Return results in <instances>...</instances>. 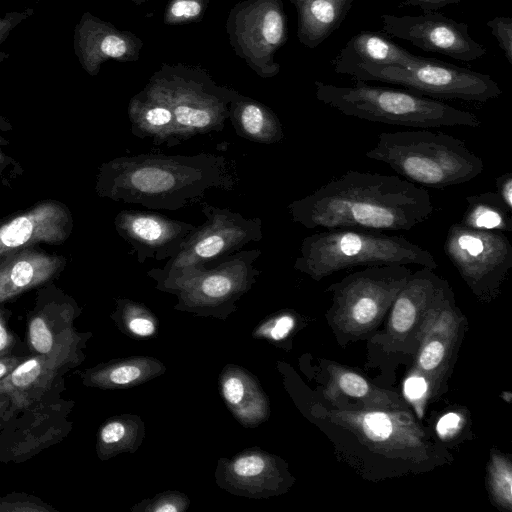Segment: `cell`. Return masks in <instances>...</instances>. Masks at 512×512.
<instances>
[{"label":"cell","instance_id":"obj_1","mask_svg":"<svg viewBox=\"0 0 512 512\" xmlns=\"http://www.w3.org/2000/svg\"><path fill=\"white\" fill-rule=\"evenodd\" d=\"M307 229L410 230L434 212L428 191L399 176L347 171L288 205Z\"/></svg>","mask_w":512,"mask_h":512},{"label":"cell","instance_id":"obj_2","mask_svg":"<svg viewBox=\"0 0 512 512\" xmlns=\"http://www.w3.org/2000/svg\"><path fill=\"white\" fill-rule=\"evenodd\" d=\"M237 179L222 155L145 153L101 164L96 192L100 197L149 210L177 211L199 203L213 189L233 190Z\"/></svg>","mask_w":512,"mask_h":512},{"label":"cell","instance_id":"obj_3","mask_svg":"<svg viewBox=\"0 0 512 512\" xmlns=\"http://www.w3.org/2000/svg\"><path fill=\"white\" fill-rule=\"evenodd\" d=\"M366 157L389 165L410 182L442 189L480 175L484 164L466 143L426 128L382 132Z\"/></svg>","mask_w":512,"mask_h":512},{"label":"cell","instance_id":"obj_4","mask_svg":"<svg viewBox=\"0 0 512 512\" xmlns=\"http://www.w3.org/2000/svg\"><path fill=\"white\" fill-rule=\"evenodd\" d=\"M314 86L320 102L362 120L411 128L481 126V120L472 112L406 89L358 80L353 86L344 87L316 80Z\"/></svg>","mask_w":512,"mask_h":512},{"label":"cell","instance_id":"obj_5","mask_svg":"<svg viewBox=\"0 0 512 512\" xmlns=\"http://www.w3.org/2000/svg\"><path fill=\"white\" fill-rule=\"evenodd\" d=\"M299 251L294 268L316 281L357 266L438 267L430 251L403 236L380 231L328 229L305 237Z\"/></svg>","mask_w":512,"mask_h":512},{"label":"cell","instance_id":"obj_6","mask_svg":"<svg viewBox=\"0 0 512 512\" xmlns=\"http://www.w3.org/2000/svg\"><path fill=\"white\" fill-rule=\"evenodd\" d=\"M146 86L171 108L181 143L196 135L221 132L230 103L239 94L217 84L206 69L184 63H162Z\"/></svg>","mask_w":512,"mask_h":512},{"label":"cell","instance_id":"obj_7","mask_svg":"<svg viewBox=\"0 0 512 512\" xmlns=\"http://www.w3.org/2000/svg\"><path fill=\"white\" fill-rule=\"evenodd\" d=\"M354 80L398 85L433 99L487 102L502 91L488 74L456 66L434 58L419 57L406 65H361L351 74Z\"/></svg>","mask_w":512,"mask_h":512},{"label":"cell","instance_id":"obj_8","mask_svg":"<svg viewBox=\"0 0 512 512\" xmlns=\"http://www.w3.org/2000/svg\"><path fill=\"white\" fill-rule=\"evenodd\" d=\"M412 273L406 265L369 266L332 284L331 324L345 336H361L380 323Z\"/></svg>","mask_w":512,"mask_h":512},{"label":"cell","instance_id":"obj_9","mask_svg":"<svg viewBox=\"0 0 512 512\" xmlns=\"http://www.w3.org/2000/svg\"><path fill=\"white\" fill-rule=\"evenodd\" d=\"M228 42L234 53L261 78L280 72L277 51L287 42L283 0H242L228 12Z\"/></svg>","mask_w":512,"mask_h":512},{"label":"cell","instance_id":"obj_10","mask_svg":"<svg viewBox=\"0 0 512 512\" xmlns=\"http://www.w3.org/2000/svg\"><path fill=\"white\" fill-rule=\"evenodd\" d=\"M443 249L461 278L481 299L496 295L512 267V245L501 232L454 223L448 229Z\"/></svg>","mask_w":512,"mask_h":512},{"label":"cell","instance_id":"obj_11","mask_svg":"<svg viewBox=\"0 0 512 512\" xmlns=\"http://www.w3.org/2000/svg\"><path fill=\"white\" fill-rule=\"evenodd\" d=\"M206 220L184 241L180 251L163 268H153L148 275L162 276L178 269L197 266L242 250L263 237L262 220L245 218L229 208L202 203Z\"/></svg>","mask_w":512,"mask_h":512},{"label":"cell","instance_id":"obj_12","mask_svg":"<svg viewBox=\"0 0 512 512\" xmlns=\"http://www.w3.org/2000/svg\"><path fill=\"white\" fill-rule=\"evenodd\" d=\"M463 321L451 287L445 281L424 315L416 340L413 372L425 377L430 397L432 392H437L448 370Z\"/></svg>","mask_w":512,"mask_h":512},{"label":"cell","instance_id":"obj_13","mask_svg":"<svg viewBox=\"0 0 512 512\" xmlns=\"http://www.w3.org/2000/svg\"><path fill=\"white\" fill-rule=\"evenodd\" d=\"M383 31L409 41L425 52L439 53L470 62L482 58L487 50L469 34L468 24L444 14L425 12L421 15H381Z\"/></svg>","mask_w":512,"mask_h":512},{"label":"cell","instance_id":"obj_14","mask_svg":"<svg viewBox=\"0 0 512 512\" xmlns=\"http://www.w3.org/2000/svg\"><path fill=\"white\" fill-rule=\"evenodd\" d=\"M260 255L259 249L240 250L201 265L151 277L163 285L197 292L203 298L226 299L245 290L259 275L254 264Z\"/></svg>","mask_w":512,"mask_h":512},{"label":"cell","instance_id":"obj_15","mask_svg":"<svg viewBox=\"0 0 512 512\" xmlns=\"http://www.w3.org/2000/svg\"><path fill=\"white\" fill-rule=\"evenodd\" d=\"M114 226L140 264L150 259L160 262L172 258L196 228L149 209H124L115 216Z\"/></svg>","mask_w":512,"mask_h":512},{"label":"cell","instance_id":"obj_16","mask_svg":"<svg viewBox=\"0 0 512 512\" xmlns=\"http://www.w3.org/2000/svg\"><path fill=\"white\" fill-rule=\"evenodd\" d=\"M143 40L132 31L120 30L90 12L82 14L74 28L73 47L80 66L96 76L107 60L132 63L140 59Z\"/></svg>","mask_w":512,"mask_h":512},{"label":"cell","instance_id":"obj_17","mask_svg":"<svg viewBox=\"0 0 512 512\" xmlns=\"http://www.w3.org/2000/svg\"><path fill=\"white\" fill-rule=\"evenodd\" d=\"M330 417L376 450L406 451L425 447L423 431L404 411L343 409L332 411Z\"/></svg>","mask_w":512,"mask_h":512},{"label":"cell","instance_id":"obj_18","mask_svg":"<svg viewBox=\"0 0 512 512\" xmlns=\"http://www.w3.org/2000/svg\"><path fill=\"white\" fill-rule=\"evenodd\" d=\"M70 211L60 202L44 201L0 225V257L40 242L59 244L70 235Z\"/></svg>","mask_w":512,"mask_h":512},{"label":"cell","instance_id":"obj_19","mask_svg":"<svg viewBox=\"0 0 512 512\" xmlns=\"http://www.w3.org/2000/svg\"><path fill=\"white\" fill-rule=\"evenodd\" d=\"M72 356V346L27 356L0 380V394L10 398L15 410L28 408L51 391L72 364Z\"/></svg>","mask_w":512,"mask_h":512},{"label":"cell","instance_id":"obj_20","mask_svg":"<svg viewBox=\"0 0 512 512\" xmlns=\"http://www.w3.org/2000/svg\"><path fill=\"white\" fill-rule=\"evenodd\" d=\"M445 281L427 267L410 274L389 309L385 333L388 346L399 348L412 337L417 340L424 315Z\"/></svg>","mask_w":512,"mask_h":512},{"label":"cell","instance_id":"obj_21","mask_svg":"<svg viewBox=\"0 0 512 512\" xmlns=\"http://www.w3.org/2000/svg\"><path fill=\"white\" fill-rule=\"evenodd\" d=\"M65 259L32 245L0 257V303L48 282L64 267Z\"/></svg>","mask_w":512,"mask_h":512},{"label":"cell","instance_id":"obj_22","mask_svg":"<svg viewBox=\"0 0 512 512\" xmlns=\"http://www.w3.org/2000/svg\"><path fill=\"white\" fill-rule=\"evenodd\" d=\"M419 57L383 33L363 30L347 41L331 60V66L337 74L350 75L361 65L406 66Z\"/></svg>","mask_w":512,"mask_h":512},{"label":"cell","instance_id":"obj_23","mask_svg":"<svg viewBox=\"0 0 512 512\" xmlns=\"http://www.w3.org/2000/svg\"><path fill=\"white\" fill-rule=\"evenodd\" d=\"M128 118L131 133L140 139H150L155 145L167 147L181 143L171 108L146 85L130 99Z\"/></svg>","mask_w":512,"mask_h":512},{"label":"cell","instance_id":"obj_24","mask_svg":"<svg viewBox=\"0 0 512 512\" xmlns=\"http://www.w3.org/2000/svg\"><path fill=\"white\" fill-rule=\"evenodd\" d=\"M40 300V299H39ZM71 305L50 296L38 301L28 320V344L33 354H49L73 344L69 332Z\"/></svg>","mask_w":512,"mask_h":512},{"label":"cell","instance_id":"obj_25","mask_svg":"<svg viewBox=\"0 0 512 512\" xmlns=\"http://www.w3.org/2000/svg\"><path fill=\"white\" fill-rule=\"evenodd\" d=\"M355 0H290L297 12V38L314 49L336 31Z\"/></svg>","mask_w":512,"mask_h":512},{"label":"cell","instance_id":"obj_26","mask_svg":"<svg viewBox=\"0 0 512 512\" xmlns=\"http://www.w3.org/2000/svg\"><path fill=\"white\" fill-rule=\"evenodd\" d=\"M236 134L247 140L273 144L281 142L284 131L274 111L249 96L238 94L229 106L228 118Z\"/></svg>","mask_w":512,"mask_h":512},{"label":"cell","instance_id":"obj_27","mask_svg":"<svg viewBox=\"0 0 512 512\" xmlns=\"http://www.w3.org/2000/svg\"><path fill=\"white\" fill-rule=\"evenodd\" d=\"M330 380L328 383L327 394L332 398L339 395H345L353 399L362 401L367 409H391L399 408L402 402L396 397H392L386 391L380 390L370 384L361 375L345 367L333 364L327 368Z\"/></svg>","mask_w":512,"mask_h":512},{"label":"cell","instance_id":"obj_28","mask_svg":"<svg viewBox=\"0 0 512 512\" xmlns=\"http://www.w3.org/2000/svg\"><path fill=\"white\" fill-rule=\"evenodd\" d=\"M465 200L467 207L462 216L461 224L477 230L511 232V211L497 192L470 195Z\"/></svg>","mask_w":512,"mask_h":512},{"label":"cell","instance_id":"obj_29","mask_svg":"<svg viewBox=\"0 0 512 512\" xmlns=\"http://www.w3.org/2000/svg\"><path fill=\"white\" fill-rule=\"evenodd\" d=\"M487 484L496 505L512 510V465L508 457L492 453L487 473Z\"/></svg>","mask_w":512,"mask_h":512},{"label":"cell","instance_id":"obj_30","mask_svg":"<svg viewBox=\"0 0 512 512\" xmlns=\"http://www.w3.org/2000/svg\"><path fill=\"white\" fill-rule=\"evenodd\" d=\"M211 0H169L164 11L166 25H184L202 21Z\"/></svg>","mask_w":512,"mask_h":512},{"label":"cell","instance_id":"obj_31","mask_svg":"<svg viewBox=\"0 0 512 512\" xmlns=\"http://www.w3.org/2000/svg\"><path fill=\"white\" fill-rule=\"evenodd\" d=\"M403 393L421 418L424 414L425 403L430 397L429 385L425 377L413 372L404 382Z\"/></svg>","mask_w":512,"mask_h":512},{"label":"cell","instance_id":"obj_32","mask_svg":"<svg viewBox=\"0 0 512 512\" xmlns=\"http://www.w3.org/2000/svg\"><path fill=\"white\" fill-rule=\"evenodd\" d=\"M486 26L490 28L509 64H512V18L496 16L487 21Z\"/></svg>","mask_w":512,"mask_h":512},{"label":"cell","instance_id":"obj_33","mask_svg":"<svg viewBox=\"0 0 512 512\" xmlns=\"http://www.w3.org/2000/svg\"><path fill=\"white\" fill-rule=\"evenodd\" d=\"M33 14V8H26L22 11H10L0 14V63L9 57L7 52L1 50L2 44L14 28Z\"/></svg>","mask_w":512,"mask_h":512},{"label":"cell","instance_id":"obj_34","mask_svg":"<svg viewBox=\"0 0 512 512\" xmlns=\"http://www.w3.org/2000/svg\"><path fill=\"white\" fill-rule=\"evenodd\" d=\"M265 467L263 459L256 455L241 457L234 463V471L241 477H252L260 474Z\"/></svg>","mask_w":512,"mask_h":512},{"label":"cell","instance_id":"obj_35","mask_svg":"<svg viewBox=\"0 0 512 512\" xmlns=\"http://www.w3.org/2000/svg\"><path fill=\"white\" fill-rule=\"evenodd\" d=\"M464 419L461 415L450 412L440 418L437 423L436 430L438 435L446 440L454 437L463 426Z\"/></svg>","mask_w":512,"mask_h":512},{"label":"cell","instance_id":"obj_36","mask_svg":"<svg viewBox=\"0 0 512 512\" xmlns=\"http://www.w3.org/2000/svg\"><path fill=\"white\" fill-rule=\"evenodd\" d=\"M15 347L16 337L9 330L3 312L0 310V358L14 355Z\"/></svg>","mask_w":512,"mask_h":512},{"label":"cell","instance_id":"obj_37","mask_svg":"<svg viewBox=\"0 0 512 512\" xmlns=\"http://www.w3.org/2000/svg\"><path fill=\"white\" fill-rule=\"evenodd\" d=\"M140 373L139 368L135 366H120L110 372L109 379L115 384H127L137 379Z\"/></svg>","mask_w":512,"mask_h":512},{"label":"cell","instance_id":"obj_38","mask_svg":"<svg viewBox=\"0 0 512 512\" xmlns=\"http://www.w3.org/2000/svg\"><path fill=\"white\" fill-rule=\"evenodd\" d=\"M223 394L229 403H239L244 395L242 381L237 377L227 379L223 385Z\"/></svg>","mask_w":512,"mask_h":512},{"label":"cell","instance_id":"obj_39","mask_svg":"<svg viewBox=\"0 0 512 512\" xmlns=\"http://www.w3.org/2000/svg\"><path fill=\"white\" fill-rule=\"evenodd\" d=\"M497 194L507 206L512 210V174L507 172L496 179Z\"/></svg>","mask_w":512,"mask_h":512},{"label":"cell","instance_id":"obj_40","mask_svg":"<svg viewBox=\"0 0 512 512\" xmlns=\"http://www.w3.org/2000/svg\"><path fill=\"white\" fill-rule=\"evenodd\" d=\"M124 435L125 427L119 422L106 424L100 432V438L106 444L116 443L122 439Z\"/></svg>","mask_w":512,"mask_h":512},{"label":"cell","instance_id":"obj_41","mask_svg":"<svg viewBox=\"0 0 512 512\" xmlns=\"http://www.w3.org/2000/svg\"><path fill=\"white\" fill-rule=\"evenodd\" d=\"M464 0H403L407 5L419 7L425 12H432L451 4H457Z\"/></svg>","mask_w":512,"mask_h":512},{"label":"cell","instance_id":"obj_42","mask_svg":"<svg viewBox=\"0 0 512 512\" xmlns=\"http://www.w3.org/2000/svg\"><path fill=\"white\" fill-rule=\"evenodd\" d=\"M1 511H47V507H42L32 501L15 500L12 502H3L0 505Z\"/></svg>","mask_w":512,"mask_h":512},{"label":"cell","instance_id":"obj_43","mask_svg":"<svg viewBox=\"0 0 512 512\" xmlns=\"http://www.w3.org/2000/svg\"><path fill=\"white\" fill-rule=\"evenodd\" d=\"M294 319L289 315L281 316L271 329V337L276 340L284 338L293 328Z\"/></svg>","mask_w":512,"mask_h":512},{"label":"cell","instance_id":"obj_44","mask_svg":"<svg viewBox=\"0 0 512 512\" xmlns=\"http://www.w3.org/2000/svg\"><path fill=\"white\" fill-rule=\"evenodd\" d=\"M129 326L133 333L141 336H148L154 332L153 322L146 318H134Z\"/></svg>","mask_w":512,"mask_h":512},{"label":"cell","instance_id":"obj_45","mask_svg":"<svg viewBox=\"0 0 512 512\" xmlns=\"http://www.w3.org/2000/svg\"><path fill=\"white\" fill-rule=\"evenodd\" d=\"M27 355H10L0 358V380L15 368Z\"/></svg>","mask_w":512,"mask_h":512},{"label":"cell","instance_id":"obj_46","mask_svg":"<svg viewBox=\"0 0 512 512\" xmlns=\"http://www.w3.org/2000/svg\"><path fill=\"white\" fill-rule=\"evenodd\" d=\"M14 410L10 398L5 394H0V424L8 420V417L12 416Z\"/></svg>","mask_w":512,"mask_h":512},{"label":"cell","instance_id":"obj_47","mask_svg":"<svg viewBox=\"0 0 512 512\" xmlns=\"http://www.w3.org/2000/svg\"><path fill=\"white\" fill-rule=\"evenodd\" d=\"M5 124H7V123H4L2 118L0 117V127ZM1 140H3V139L0 138V144H1ZM8 159L9 158L4 153L1 152V148H0V167H1V165L6 166L8 164Z\"/></svg>","mask_w":512,"mask_h":512},{"label":"cell","instance_id":"obj_48","mask_svg":"<svg viewBox=\"0 0 512 512\" xmlns=\"http://www.w3.org/2000/svg\"><path fill=\"white\" fill-rule=\"evenodd\" d=\"M156 511H160V512H175V511H177V508L174 507L171 504H166V505H162V506L156 508Z\"/></svg>","mask_w":512,"mask_h":512},{"label":"cell","instance_id":"obj_49","mask_svg":"<svg viewBox=\"0 0 512 512\" xmlns=\"http://www.w3.org/2000/svg\"><path fill=\"white\" fill-rule=\"evenodd\" d=\"M131 2H133L134 4L136 5H142L146 2H148L149 0H130Z\"/></svg>","mask_w":512,"mask_h":512}]
</instances>
